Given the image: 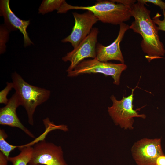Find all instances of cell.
Segmentation results:
<instances>
[{
	"instance_id": "1",
	"label": "cell",
	"mask_w": 165,
	"mask_h": 165,
	"mask_svg": "<svg viewBox=\"0 0 165 165\" xmlns=\"http://www.w3.org/2000/svg\"><path fill=\"white\" fill-rule=\"evenodd\" d=\"M145 5L138 0L131 6V16L134 20L129 26V29L142 37L141 46L147 54L146 58L150 61L164 56L165 49L160 40L157 26L151 18V11Z\"/></svg>"
},
{
	"instance_id": "2",
	"label": "cell",
	"mask_w": 165,
	"mask_h": 165,
	"mask_svg": "<svg viewBox=\"0 0 165 165\" xmlns=\"http://www.w3.org/2000/svg\"><path fill=\"white\" fill-rule=\"evenodd\" d=\"M72 9L90 11L99 21L113 25H120L128 20L132 16L130 7L113 0H97L94 5L86 6H73L65 1L57 13H65Z\"/></svg>"
},
{
	"instance_id": "3",
	"label": "cell",
	"mask_w": 165,
	"mask_h": 165,
	"mask_svg": "<svg viewBox=\"0 0 165 165\" xmlns=\"http://www.w3.org/2000/svg\"><path fill=\"white\" fill-rule=\"evenodd\" d=\"M12 78L13 88L20 105L27 112L28 123L33 125V116L36 108L48 100L51 92L49 90L29 84L16 72L12 74Z\"/></svg>"
},
{
	"instance_id": "4",
	"label": "cell",
	"mask_w": 165,
	"mask_h": 165,
	"mask_svg": "<svg viewBox=\"0 0 165 165\" xmlns=\"http://www.w3.org/2000/svg\"><path fill=\"white\" fill-rule=\"evenodd\" d=\"M134 90H132L130 95L124 97L120 100H117L113 95H112L110 99L112 105L108 107V114L115 124L125 130L134 129V118L145 119L146 117L145 114H139L137 110L133 109Z\"/></svg>"
},
{
	"instance_id": "5",
	"label": "cell",
	"mask_w": 165,
	"mask_h": 165,
	"mask_svg": "<svg viewBox=\"0 0 165 165\" xmlns=\"http://www.w3.org/2000/svg\"><path fill=\"white\" fill-rule=\"evenodd\" d=\"M127 68V65L124 64L102 62L95 58L83 61L72 71L68 72V76L73 77L83 74L102 73L106 76H112L113 83L119 85L121 74Z\"/></svg>"
},
{
	"instance_id": "6",
	"label": "cell",
	"mask_w": 165,
	"mask_h": 165,
	"mask_svg": "<svg viewBox=\"0 0 165 165\" xmlns=\"http://www.w3.org/2000/svg\"><path fill=\"white\" fill-rule=\"evenodd\" d=\"M131 152L137 165H157L158 158L164 155L160 138L141 139L134 144Z\"/></svg>"
},
{
	"instance_id": "7",
	"label": "cell",
	"mask_w": 165,
	"mask_h": 165,
	"mask_svg": "<svg viewBox=\"0 0 165 165\" xmlns=\"http://www.w3.org/2000/svg\"><path fill=\"white\" fill-rule=\"evenodd\" d=\"M29 165H68L65 160L61 146L43 140L33 147Z\"/></svg>"
},
{
	"instance_id": "8",
	"label": "cell",
	"mask_w": 165,
	"mask_h": 165,
	"mask_svg": "<svg viewBox=\"0 0 165 165\" xmlns=\"http://www.w3.org/2000/svg\"><path fill=\"white\" fill-rule=\"evenodd\" d=\"M99 30L93 28L89 34L75 48L62 58L64 62L70 61L71 64L66 70L71 72L81 62L86 58H95L96 57V47Z\"/></svg>"
},
{
	"instance_id": "9",
	"label": "cell",
	"mask_w": 165,
	"mask_h": 165,
	"mask_svg": "<svg viewBox=\"0 0 165 165\" xmlns=\"http://www.w3.org/2000/svg\"><path fill=\"white\" fill-rule=\"evenodd\" d=\"M72 13L75 20L74 25L70 34L61 41L71 43L74 48L89 34L93 25L99 20L90 11L81 14L75 12Z\"/></svg>"
},
{
	"instance_id": "10",
	"label": "cell",
	"mask_w": 165,
	"mask_h": 165,
	"mask_svg": "<svg viewBox=\"0 0 165 165\" xmlns=\"http://www.w3.org/2000/svg\"><path fill=\"white\" fill-rule=\"evenodd\" d=\"M129 29V26L123 23L119 25L118 36L112 43L107 46L97 43L96 58L102 62H107L109 61L115 60L124 64V60L120 49V44L126 31Z\"/></svg>"
},
{
	"instance_id": "11",
	"label": "cell",
	"mask_w": 165,
	"mask_h": 165,
	"mask_svg": "<svg viewBox=\"0 0 165 165\" xmlns=\"http://www.w3.org/2000/svg\"><path fill=\"white\" fill-rule=\"evenodd\" d=\"M9 2V0H1L0 2V15L4 17V25L9 31L19 30L24 36L25 47L33 44L27 31L30 20H23L18 17L10 9Z\"/></svg>"
},
{
	"instance_id": "12",
	"label": "cell",
	"mask_w": 165,
	"mask_h": 165,
	"mask_svg": "<svg viewBox=\"0 0 165 165\" xmlns=\"http://www.w3.org/2000/svg\"><path fill=\"white\" fill-rule=\"evenodd\" d=\"M20 105L18 97L15 93L9 99L6 105L0 108V124L19 128L29 137L34 138V134L22 124L17 116L16 110Z\"/></svg>"
},
{
	"instance_id": "13",
	"label": "cell",
	"mask_w": 165,
	"mask_h": 165,
	"mask_svg": "<svg viewBox=\"0 0 165 165\" xmlns=\"http://www.w3.org/2000/svg\"><path fill=\"white\" fill-rule=\"evenodd\" d=\"M20 151L17 156L9 157V161L12 165H27L31 159L33 151V147L31 146H18Z\"/></svg>"
},
{
	"instance_id": "14",
	"label": "cell",
	"mask_w": 165,
	"mask_h": 165,
	"mask_svg": "<svg viewBox=\"0 0 165 165\" xmlns=\"http://www.w3.org/2000/svg\"><path fill=\"white\" fill-rule=\"evenodd\" d=\"M65 1L64 0H43L38 9V13L44 14L54 10L57 11Z\"/></svg>"
},
{
	"instance_id": "15",
	"label": "cell",
	"mask_w": 165,
	"mask_h": 165,
	"mask_svg": "<svg viewBox=\"0 0 165 165\" xmlns=\"http://www.w3.org/2000/svg\"><path fill=\"white\" fill-rule=\"evenodd\" d=\"M8 135L4 130H0V150L7 158L9 157L10 152L18 147L8 143L6 140Z\"/></svg>"
},
{
	"instance_id": "16",
	"label": "cell",
	"mask_w": 165,
	"mask_h": 165,
	"mask_svg": "<svg viewBox=\"0 0 165 165\" xmlns=\"http://www.w3.org/2000/svg\"><path fill=\"white\" fill-rule=\"evenodd\" d=\"M9 31L4 25H1L0 28V53H3L6 50V43L8 39Z\"/></svg>"
},
{
	"instance_id": "17",
	"label": "cell",
	"mask_w": 165,
	"mask_h": 165,
	"mask_svg": "<svg viewBox=\"0 0 165 165\" xmlns=\"http://www.w3.org/2000/svg\"><path fill=\"white\" fill-rule=\"evenodd\" d=\"M6 84V87L0 92V103L6 105L9 101L7 98V95L9 91L13 88V82H7Z\"/></svg>"
},
{
	"instance_id": "18",
	"label": "cell",
	"mask_w": 165,
	"mask_h": 165,
	"mask_svg": "<svg viewBox=\"0 0 165 165\" xmlns=\"http://www.w3.org/2000/svg\"><path fill=\"white\" fill-rule=\"evenodd\" d=\"M163 19L161 20L160 19L161 15L159 13H157L154 16L152 20L156 24L157 26L158 31L161 30L165 31V10H163Z\"/></svg>"
},
{
	"instance_id": "19",
	"label": "cell",
	"mask_w": 165,
	"mask_h": 165,
	"mask_svg": "<svg viewBox=\"0 0 165 165\" xmlns=\"http://www.w3.org/2000/svg\"><path fill=\"white\" fill-rule=\"evenodd\" d=\"M145 4L146 3L149 2L155 5L160 7L162 10H165V2L161 0H139Z\"/></svg>"
},
{
	"instance_id": "20",
	"label": "cell",
	"mask_w": 165,
	"mask_h": 165,
	"mask_svg": "<svg viewBox=\"0 0 165 165\" xmlns=\"http://www.w3.org/2000/svg\"><path fill=\"white\" fill-rule=\"evenodd\" d=\"M114 2L123 4L126 6H131L136 3V0H113Z\"/></svg>"
},
{
	"instance_id": "21",
	"label": "cell",
	"mask_w": 165,
	"mask_h": 165,
	"mask_svg": "<svg viewBox=\"0 0 165 165\" xmlns=\"http://www.w3.org/2000/svg\"><path fill=\"white\" fill-rule=\"evenodd\" d=\"M9 158L0 151V165H7Z\"/></svg>"
},
{
	"instance_id": "22",
	"label": "cell",
	"mask_w": 165,
	"mask_h": 165,
	"mask_svg": "<svg viewBox=\"0 0 165 165\" xmlns=\"http://www.w3.org/2000/svg\"><path fill=\"white\" fill-rule=\"evenodd\" d=\"M157 165H165V155L160 156L157 159L156 161Z\"/></svg>"
},
{
	"instance_id": "23",
	"label": "cell",
	"mask_w": 165,
	"mask_h": 165,
	"mask_svg": "<svg viewBox=\"0 0 165 165\" xmlns=\"http://www.w3.org/2000/svg\"><path fill=\"white\" fill-rule=\"evenodd\" d=\"M41 165L39 164H34V165Z\"/></svg>"
}]
</instances>
